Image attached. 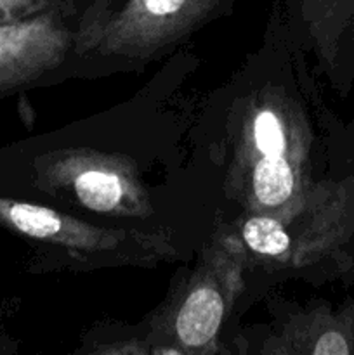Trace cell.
<instances>
[{"label":"cell","mask_w":354,"mask_h":355,"mask_svg":"<svg viewBox=\"0 0 354 355\" xmlns=\"http://www.w3.org/2000/svg\"><path fill=\"white\" fill-rule=\"evenodd\" d=\"M65 47L66 35L51 14L0 23V96L38 78Z\"/></svg>","instance_id":"cell-1"},{"label":"cell","mask_w":354,"mask_h":355,"mask_svg":"<svg viewBox=\"0 0 354 355\" xmlns=\"http://www.w3.org/2000/svg\"><path fill=\"white\" fill-rule=\"evenodd\" d=\"M253 144L259 158L253 165L252 187L264 207H281L295 189V173L287 156V134L281 118L273 110H262L253 118Z\"/></svg>","instance_id":"cell-2"},{"label":"cell","mask_w":354,"mask_h":355,"mask_svg":"<svg viewBox=\"0 0 354 355\" xmlns=\"http://www.w3.org/2000/svg\"><path fill=\"white\" fill-rule=\"evenodd\" d=\"M224 315V300L215 288L203 284L187 295L177 312L176 333L187 349L208 345L221 328Z\"/></svg>","instance_id":"cell-3"},{"label":"cell","mask_w":354,"mask_h":355,"mask_svg":"<svg viewBox=\"0 0 354 355\" xmlns=\"http://www.w3.org/2000/svg\"><path fill=\"white\" fill-rule=\"evenodd\" d=\"M76 198L89 210L108 214L120 207L127 193V184L113 170L104 166H90L73 179Z\"/></svg>","instance_id":"cell-4"},{"label":"cell","mask_w":354,"mask_h":355,"mask_svg":"<svg viewBox=\"0 0 354 355\" xmlns=\"http://www.w3.org/2000/svg\"><path fill=\"white\" fill-rule=\"evenodd\" d=\"M208 0H128L124 21L130 26L158 28L180 23L203 9Z\"/></svg>","instance_id":"cell-5"},{"label":"cell","mask_w":354,"mask_h":355,"mask_svg":"<svg viewBox=\"0 0 354 355\" xmlns=\"http://www.w3.org/2000/svg\"><path fill=\"white\" fill-rule=\"evenodd\" d=\"M243 239L252 252L264 257H283L290 248L287 229L273 217H252L243 225Z\"/></svg>","instance_id":"cell-6"},{"label":"cell","mask_w":354,"mask_h":355,"mask_svg":"<svg viewBox=\"0 0 354 355\" xmlns=\"http://www.w3.org/2000/svg\"><path fill=\"white\" fill-rule=\"evenodd\" d=\"M47 6L49 0H0V23L37 16Z\"/></svg>","instance_id":"cell-7"},{"label":"cell","mask_w":354,"mask_h":355,"mask_svg":"<svg viewBox=\"0 0 354 355\" xmlns=\"http://www.w3.org/2000/svg\"><path fill=\"white\" fill-rule=\"evenodd\" d=\"M337 14V35L347 44L354 42V0H333Z\"/></svg>","instance_id":"cell-8"}]
</instances>
